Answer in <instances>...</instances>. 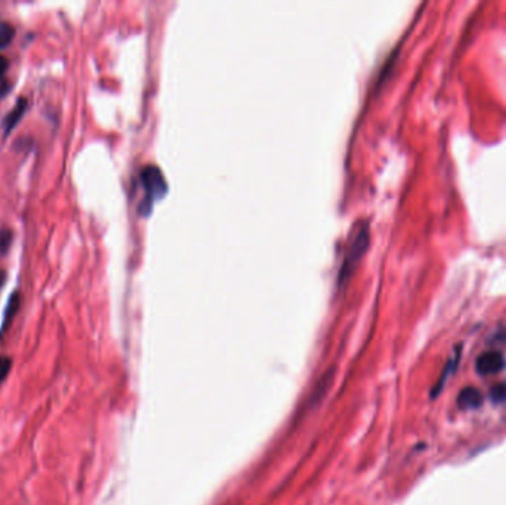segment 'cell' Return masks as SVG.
Masks as SVG:
<instances>
[{"instance_id":"1","label":"cell","mask_w":506,"mask_h":505,"mask_svg":"<svg viewBox=\"0 0 506 505\" xmlns=\"http://www.w3.org/2000/svg\"><path fill=\"white\" fill-rule=\"evenodd\" d=\"M139 184L142 189V198H141V205H139V212L141 214H149L154 201L162 197L166 190H167V184L166 180L157 166L154 165H149L144 166L139 172Z\"/></svg>"},{"instance_id":"2","label":"cell","mask_w":506,"mask_h":505,"mask_svg":"<svg viewBox=\"0 0 506 505\" xmlns=\"http://www.w3.org/2000/svg\"><path fill=\"white\" fill-rule=\"evenodd\" d=\"M369 243H370L369 225L363 224L357 229L355 234L353 236L351 242H350V248H348V250H346V255H345L342 269H341V281L351 274V271L355 267V264L360 261V258H362L366 252Z\"/></svg>"},{"instance_id":"3","label":"cell","mask_w":506,"mask_h":505,"mask_svg":"<svg viewBox=\"0 0 506 505\" xmlns=\"http://www.w3.org/2000/svg\"><path fill=\"white\" fill-rule=\"evenodd\" d=\"M506 368V358L498 350H490L479 354L475 363V369L479 375H495Z\"/></svg>"},{"instance_id":"4","label":"cell","mask_w":506,"mask_h":505,"mask_svg":"<svg viewBox=\"0 0 506 505\" xmlns=\"http://www.w3.org/2000/svg\"><path fill=\"white\" fill-rule=\"evenodd\" d=\"M458 403L462 409H475L481 406L483 394L475 387H466L459 393Z\"/></svg>"},{"instance_id":"5","label":"cell","mask_w":506,"mask_h":505,"mask_svg":"<svg viewBox=\"0 0 506 505\" xmlns=\"http://www.w3.org/2000/svg\"><path fill=\"white\" fill-rule=\"evenodd\" d=\"M25 110H27V100H25V98H20V100L17 101V104H15V107H13V109L11 110V113L5 117V132H6V134H8V132H9L13 126H15V125L20 122V119L22 117V114L25 113Z\"/></svg>"},{"instance_id":"6","label":"cell","mask_w":506,"mask_h":505,"mask_svg":"<svg viewBox=\"0 0 506 505\" xmlns=\"http://www.w3.org/2000/svg\"><path fill=\"white\" fill-rule=\"evenodd\" d=\"M15 36V27L8 21H0V48L8 46Z\"/></svg>"},{"instance_id":"7","label":"cell","mask_w":506,"mask_h":505,"mask_svg":"<svg viewBox=\"0 0 506 505\" xmlns=\"http://www.w3.org/2000/svg\"><path fill=\"white\" fill-rule=\"evenodd\" d=\"M18 305H20V297H18V294H17V292H15V294H13L12 295V298L9 299V304H8V309H6V313H5V321H4V328L6 326V323L11 321V318L13 317V314H15V311H17V309H18Z\"/></svg>"},{"instance_id":"8","label":"cell","mask_w":506,"mask_h":505,"mask_svg":"<svg viewBox=\"0 0 506 505\" xmlns=\"http://www.w3.org/2000/svg\"><path fill=\"white\" fill-rule=\"evenodd\" d=\"M12 243V231L9 229H4L0 231V254L5 255L8 249L11 248Z\"/></svg>"},{"instance_id":"9","label":"cell","mask_w":506,"mask_h":505,"mask_svg":"<svg viewBox=\"0 0 506 505\" xmlns=\"http://www.w3.org/2000/svg\"><path fill=\"white\" fill-rule=\"evenodd\" d=\"M12 369V358L11 357H0V385L5 382L9 372Z\"/></svg>"},{"instance_id":"10","label":"cell","mask_w":506,"mask_h":505,"mask_svg":"<svg viewBox=\"0 0 506 505\" xmlns=\"http://www.w3.org/2000/svg\"><path fill=\"white\" fill-rule=\"evenodd\" d=\"M490 396L493 398V402H498V403L506 402V384L495 385V387H493L490 391Z\"/></svg>"},{"instance_id":"11","label":"cell","mask_w":506,"mask_h":505,"mask_svg":"<svg viewBox=\"0 0 506 505\" xmlns=\"http://www.w3.org/2000/svg\"><path fill=\"white\" fill-rule=\"evenodd\" d=\"M8 65H9V61L6 60V57H4V55H0V79H2V77H4L5 72L8 70Z\"/></svg>"},{"instance_id":"12","label":"cell","mask_w":506,"mask_h":505,"mask_svg":"<svg viewBox=\"0 0 506 505\" xmlns=\"http://www.w3.org/2000/svg\"><path fill=\"white\" fill-rule=\"evenodd\" d=\"M8 90H9V83L5 81V79H0V98L6 95Z\"/></svg>"},{"instance_id":"13","label":"cell","mask_w":506,"mask_h":505,"mask_svg":"<svg viewBox=\"0 0 506 505\" xmlns=\"http://www.w3.org/2000/svg\"><path fill=\"white\" fill-rule=\"evenodd\" d=\"M5 281H6V273L4 270H0V288L4 286Z\"/></svg>"}]
</instances>
